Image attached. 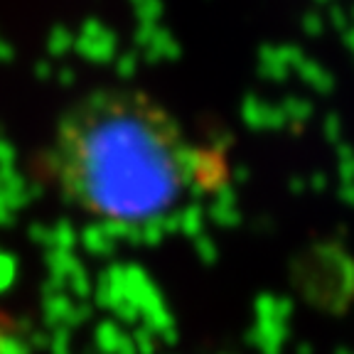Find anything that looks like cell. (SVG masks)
Here are the masks:
<instances>
[{"mask_svg":"<svg viewBox=\"0 0 354 354\" xmlns=\"http://www.w3.org/2000/svg\"><path fill=\"white\" fill-rule=\"evenodd\" d=\"M224 158L199 145L150 94L99 86L59 113L39 172L66 207L111 224L170 214L194 189L216 187Z\"/></svg>","mask_w":354,"mask_h":354,"instance_id":"6da1fadb","label":"cell"}]
</instances>
